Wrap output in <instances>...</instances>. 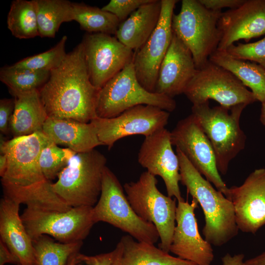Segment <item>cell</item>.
Masks as SVG:
<instances>
[{"label": "cell", "instance_id": "obj_1", "mask_svg": "<svg viewBox=\"0 0 265 265\" xmlns=\"http://www.w3.org/2000/svg\"><path fill=\"white\" fill-rule=\"evenodd\" d=\"M51 139L43 132L5 140L0 136V154L7 159L5 173L1 178L5 196L27 207L63 212L71 208L53 190L39 164L43 148Z\"/></svg>", "mask_w": 265, "mask_h": 265}, {"label": "cell", "instance_id": "obj_17", "mask_svg": "<svg viewBox=\"0 0 265 265\" xmlns=\"http://www.w3.org/2000/svg\"><path fill=\"white\" fill-rule=\"evenodd\" d=\"M198 202L178 201L176 226L170 252L197 265H211L214 258L212 245L200 235L194 211Z\"/></svg>", "mask_w": 265, "mask_h": 265}, {"label": "cell", "instance_id": "obj_30", "mask_svg": "<svg viewBox=\"0 0 265 265\" xmlns=\"http://www.w3.org/2000/svg\"><path fill=\"white\" fill-rule=\"evenodd\" d=\"M34 265H67L70 258L79 252L82 241L64 243L55 242L47 235L32 240Z\"/></svg>", "mask_w": 265, "mask_h": 265}, {"label": "cell", "instance_id": "obj_34", "mask_svg": "<svg viewBox=\"0 0 265 265\" xmlns=\"http://www.w3.org/2000/svg\"><path fill=\"white\" fill-rule=\"evenodd\" d=\"M225 51L235 58L255 62L265 69V36L255 42L233 44Z\"/></svg>", "mask_w": 265, "mask_h": 265}, {"label": "cell", "instance_id": "obj_12", "mask_svg": "<svg viewBox=\"0 0 265 265\" xmlns=\"http://www.w3.org/2000/svg\"><path fill=\"white\" fill-rule=\"evenodd\" d=\"M170 133L172 145L178 148L197 170L228 198L229 188L220 177L212 146L196 118L191 114L179 121Z\"/></svg>", "mask_w": 265, "mask_h": 265}, {"label": "cell", "instance_id": "obj_15", "mask_svg": "<svg viewBox=\"0 0 265 265\" xmlns=\"http://www.w3.org/2000/svg\"><path fill=\"white\" fill-rule=\"evenodd\" d=\"M177 0H161L157 26L146 42L134 51L133 64L136 78L147 91L155 92L159 71L170 45L172 19Z\"/></svg>", "mask_w": 265, "mask_h": 265}, {"label": "cell", "instance_id": "obj_4", "mask_svg": "<svg viewBox=\"0 0 265 265\" xmlns=\"http://www.w3.org/2000/svg\"><path fill=\"white\" fill-rule=\"evenodd\" d=\"M247 105L210 107L209 101L193 105L191 114L209 139L219 173L225 175L230 161L244 149L246 136L241 129L240 118Z\"/></svg>", "mask_w": 265, "mask_h": 265}, {"label": "cell", "instance_id": "obj_28", "mask_svg": "<svg viewBox=\"0 0 265 265\" xmlns=\"http://www.w3.org/2000/svg\"><path fill=\"white\" fill-rule=\"evenodd\" d=\"M73 21L88 33L115 35L120 22L113 14L97 6L84 3L72 2Z\"/></svg>", "mask_w": 265, "mask_h": 265}, {"label": "cell", "instance_id": "obj_38", "mask_svg": "<svg viewBox=\"0 0 265 265\" xmlns=\"http://www.w3.org/2000/svg\"><path fill=\"white\" fill-rule=\"evenodd\" d=\"M206 8L214 10L221 11L222 8L234 9L241 6L246 0H198Z\"/></svg>", "mask_w": 265, "mask_h": 265}, {"label": "cell", "instance_id": "obj_18", "mask_svg": "<svg viewBox=\"0 0 265 265\" xmlns=\"http://www.w3.org/2000/svg\"><path fill=\"white\" fill-rule=\"evenodd\" d=\"M239 230L255 234L265 225V168L254 170L239 186L229 188Z\"/></svg>", "mask_w": 265, "mask_h": 265}, {"label": "cell", "instance_id": "obj_40", "mask_svg": "<svg viewBox=\"0 0 265 265\" xmlns=\"http://www.w3.org/2000/svg\"><path fill=\"white\" fill-rule=\"evenodd\" d=\"M243 254H238L233 256L226 254L222 258V265H245Z\"/></svg>", "mask_w": 265, "mask_h": 265}, {"label": "cell", "instance_id": "obj_5", "mask_svg": "<svg viewBox=\"0 0 265 265\" xmlns=\"http://www.w3.org/2000/svg\"><path fill=\"white\" fill-rule=\"evenodd\" d=\"M222 13L206 8L198 0H183L180 12L173 14V33L189 49L197 69L217 49L221 37L218 22Z\"/></svg>", "mask_w": 265, "mask_h": 265}, {"label": "cell", "instance_id": "obj_41", "mask_svg": "<svg viewBox=\"0 0 265 265\" xmlns=\"http://www.w3.org/2000/svg\"><path fill=\"white\" fill-rule=\"evenodd\" d=\"M245 265H265V251L244 261Z\"/></svg>", "mask_w": 265, "mask_h": 265}, {"label": "cell", "instance_id": "obj_35", "mask_svg": "<svg viewBox=\"0 0 265 265\" xmlns=\"http://www.w3.org/2000/svg\"><path fill=\"white\" fill-rule=\"evenodd\" d=\"M152 0H111L102 9L115 15L121 22L141 6Z\"/></svg>", "mask_w": 265, "mask_h": 265}, {"label": "cell", "instance_id": "obj_42", "mask_svg": "<svg viewBox=\"0 0 265 265\" xmlns=\"http://www.w3.org/2000/svg\"><path fill=\"white\" fill-rule=\"evenodd\" d=\"M7 166V159L4 154L0 155V176L2 177L4 175Z\"/></svg>", "mask_w": 265, "mask_h": 265}, {"label": "cell", "instance_id": "obj_36", "mask_svg": "<svg viewBox=\"0 0 265 265\" xmlns=\"http://www.w3.org/2000/svg\"><path fill=\"white\" fill-rule=\"evenodd\" d=\"M120 250L118 243L113 250L107 253L88 256L78 252L74 255L72 265H114Z\"/></svg>", "mask_w": 265, "mask_h": 265}, {"label": "cell", "instance_id": "obj_21", "mask_svg": "<svg viewBox=\"0 0 265 265\" xmlns=\"http://www.w3.org/2000/svg\"><path fill=\"white\" fill-rule=\"evenodd\" d=\"M20 204L5 196L0 202V240L18 258L21 265H34L32 240L19 214Z\"/></svg>", "mask_w": 265, "mask_h": 265}, {"label": "cell", "instance_id": "obj_33", "mask_svg": "<svg viewBox=\"0 0 265 265\" xmlns=\"http://www.w3.org/2000/svg\"><path fill=\"white\" fill-rule=\"evenodd\" d=\"M76 153L69 148L58 147L51 140L43 148L39 157V164L46 179L51 181L57 177Z\"/></svg>", "mask_w": 265, "mask_h": 265}, {"label": "cell", "instance_id": "obj_23", "mask_svg": "<svg viewBox=\"0 0 265 265\" xmlns=\"http://www.w3.org/2000/svg\"><path fill=\"white\" fill-rule=\"evenodd\" d=\"M161 12V0H152L121 22L114 36L133 51L138 49L156 29Z\"/></svg>", "mask_w": 265, "mask_h": 265}, {"label": "cell", "instance_id": "obj_25", "mask_svg": "<svg viewBox=\"0 0 265 265\" xmlns=\"http://www.w3.org/2000/svg\"><path fill=\"white\" fill-rule=\"evenodd\" d=\"M134 239L129 235L121 238L118 265H197L172 256L154 244Z\"/></svg>", "mask_w": 265, "mask_h": 265}, {"label": "cell", "instance_id": "obj_32", "mask_svg": "<svg viewBox=\"0 0 265 265\" xmlns=\"http://www.w3.org/2000/svg\"><path fill=\"white\" fill-rule=\"evenodd\" d=\"M66 35L48 51L26 57L11 65L14 68L34 71H51L59 67L66 57Z\"/></svg>", "mask_w": 265, "mask_h": 265}, {"label": "cell", "instance_id": "obj_22", "mask_svg": "<svg viewBox=\"0 0 265 265\" xmlns=\"http://www.w3.org/2000/svg\"><path fill=\"white\" fill-rule=\"evenodd\" d=\"M42 131L56 144L66 146L77 153L88 152L103 145L91 122L48 117Z\"/></svg>", "mask_w": 265, "mask_h": 265}, {"label": "cell", "instance_id": "obj_2", "mask_svg": "<svg viewBox=\"0 0 265 265\" xmlns=\"http://www.w3.org/2000/svg\"><path fill=\"white\" fill-rule=\"evenodd\" d=\"M48 117L90 123L96 118L100 90L92 83L81 43L67 53L39 90Z\"/></svg>", "mask_w": 265, "mask_h": 265}, {"label": "cell", "instance_id": "obj_10", "mask_svg": "<svg viewBox=\"0 0 265 265\" xmlns=\"http://www.w3.org/2000/svg\"><path fill=\"white\" fill-rule=\"evenodd\" d=\"M93 208L80 206L60 212L26 207L21 216L32 240L47 235L69 243L82 241L88 235L96 223Z\"/></svg>", "mask_w": 265, "mask_h": 265}, {"label": "cell", "instance_id": "obj_20", "mask_svg": "<svg viewBox=\"0 0 265 265\" xmlns=\"http://www.w3.org/2000/svg\"><path fill=\"white\" fill-rule=\"evenodd\" d=\"M197 70L191 52L173 33L159 71L155 92L172 98L184 93Z\"/></svg>", "mask_w": 265, "mask_h": 265}, {"label": "cell", "instance_id": "obj_19", "mask_svg": "<svg viewBox=\"0 0 265 265\" xmlns=\"http://www.w3.org/2000/svg\"><path fill=\"white\" fill-rule=\"evenodd\" d=\"M221 37L217 50L226 51L239 40L248 42L265 34V0H246L222 12L218 22Z\"/></svg>", "mask_w": 265, "mask_h": 265}, {"label": "cell", "instance_id": "obj_29", "mask_svg": "<svg viewBox=\"0 0 265 265\" xmlns=\"http://www.w3.org/2000/svg\"><path fill=\"white\" fill-rule=\"evenodd\" d=\"M7 26L18 39L39 36L36 9L33 0H14L7 17Z\"/></svg>", "mask_w": 265, "mask_h": 265}, {"label": "cell", "instance_id": "obj_46", "mask_svg": "<svg viewBox=\"0 0 265 265\" xmlns=\"http://www.w3.org/2000/svg\"><path fill=\"white\" fill-rule=\"evenodd\" d=\"M20 265V264H18V265Z\"/></svg>", "mask_w": 265, "mask_h": 265}, {"label": "cell", "instance_id": "obj_13", "mask_svg": "<svg viewBox=\"0 0 265 265\" xmlns=\"http://www.w3.org/2000/svg\"><path fill=\"white\" fill-rule=\"evenodd\" d=\"M170 113L151 105H140L127 109L117 117H97L90 122L103 145L110 149L119 139L132 135L145 137L165 128Z\"/></svg>", "mask_w": 265, "mask_h": 265}, {"label": "cell", "instance_id": "obj_31", "mask_svg": "<svg viewBox=\"0 0 265 265\" xmlns=\"http://www.w3.org/2000/svg\"><path fill=\"white\" fill-rule=\"evenodd\" d=\"M48 71H34L4 66L0 70V80L11 94L39 90L47 81Z\"/></svg>", "mask_w": 265, "mask_h": 265}, {"label": "cell", "instance_id": "obj_3", "mask_svg": "<svg viewBox=\"0 0 265 265\" xmlns=\"http://www.w3.org/2000/svg\"><path fill=\"white\" fill-rule=\"evenodd\" d=\"M182 184L200 205L205 224L202 229L205 239L211 245L221 246L238 234L232 202L197 170L184 154L176 148Z\"/></svg>", "mask_w": 265, "mask_h": 265}, {"label": "cell", "instance_id": "obj_6", "mask_svg": "<svg viewBox=\"0 0 265 265\" xmlns=\"http://www.w3.org/2000/svg\"><path fill=\"white\" fill-rule=\"evenodd\" d=\"M106 159L99 151L76 153L52 184L53 192L70 207H94L102 189Z\"/></svg>", "mask_w": 265, "mask_h": 265}, {"label": "cell", "instance_id": "obj_9", "mask_svg": "<svg viewBox=\"0 0 265 265\" xmlns=\"http://www.w3.org/2000/svg\"><path fill=\"white\" fill-rule=\"evenodd\" d=\"M140 105L153 106L169 112L176 107L173 98L150 92L140 84L132 61L100 90L96 114L99 118H113L128 109Z\"/></svg>", "mask_w": 265, "mask_h": 265}, {"label": "cell", "instance_id": "obj_27", "mask_svg": "<svg viewBox=\"0 0 265 265\" xmlns=\"http://www.w3.org/2000/svg\"><path fill=\"white\" fill-rule=\"evenodd\" d=\"M39 36L54 38L61 25L73 21L72 2L66 0H33Z\"/></svg>", "mask_w": 265, "mask_h": 265}, {"label": "cell", "instance_id": "obj_7", "mask_svg": "<svg viewBox=\"0 0 265 265\" xmlns=\"http://www.w3.org/2000/svg\"><path fill=\"white\" fill-rule=\"evenodd\" d=\"M93 213L96 223L106 222L138 241L155 244L159 239L155 226L135 213L118 178L106 166L103 174L101 194L93 208Z\"/></svg>", "mask_w": 265, "mask_h": 265}, {"label": "cell", "instance_id": "obj_24", "mask_svg": "<svg viewBox=\"0 0 265 265\" xmlns=\"http://www.w3.org/2000/svg\"><path fill=\"white\" fill-rule=\"evenodd\" d=\"M15 106L10 124L13 137L41 132L48 118L39 90L11 94Z\"/></svg>", "mask_w": 265, "mask_h": 265}, {"label": "cell", "instance_id": "obj_14", "mask_svg": "<svg viewBox=\"0 0 265 265\" xmlns=\"http://www.w3.org/2000/svg\"><path fill=\"white\" fill-rule=\"evenodd\" d=\"M81 43L90 80L99 90L133 61L134 51L115 36L88 33Z\"/></svg>", "mask_w": 265, "mask_h": 265}, {"label": "cell", "instance_id": "obj_43", "mask_svg": "<svg viewBox=\"0 0 265 265\" xmlns=\"http://www.w3.org/2000/svg\"><path fill=\"white\" fill-rule=\"evenodd\" d=\"M260 120L261 123L265 126V102L262 103Z\"/></svg>", "mask_w": 265, "mask_h": 265}, {"label": "cell", "instance_id": "obj_26", "mask_svg": "<svg viewBox=\"0 0 265 265\" xmlns=\"http://www.w3.org/2000/svg\"><path fill=\"white\" fill-rule=\"evenodd\" d=\"M209 60L235 75L251 89L257 101L265 102V69L260 65L231 56L225 51L216 50Z\"/></svg>", "mask_w": 265, "mask_h": 265}, {"label": "cell", "instance_id": "obj_45", "mask_svg": "<svg viewBox=\"0 0 265 265\" xmlns=\"http://www.w3.org/2000/svg\"><path fill=\"white\" fill-rule=\"evenodd\" d=\"M117 259H118V258H117ZM117 261H116V262L115 263V264H114V265H117Z\"/></svg>", "mask_w": 265, "mask_h": 265}, {"label": "cell", "instance_id": "obj_8", "mask_svg": "<svg viewBox=\"0 0 265 265\" xmlns=\"http://www.w3.org/2000/svg\"><path fill=\"white\" fill-rule=\"evenodd\" d=\"M157 184L156 176L146 171L136 182L126 183L123 187L135 213L156 227L160 240L159 247L169 253L176 226V199L161 193Z\"/></svg>", "mask_w": 265, "mask_h": 265}, {"label": "cell", "instance_id": "obj_44", "mask_svg": "<svg viewBox=\"0 0 265 265\" xmlns=\"http://www.w3.org/2000/svg\"><path fill=\"white\" fill-rule=\"evenodd\" d=\"M74 254H73L72 256H71V257L70 258V259H69V260L68 261L67 265H73V256H74Z\"/></svg>", "mask_w": 265, "mask_h": 265}, {"label": "cell", "instance_id": "obj_11", "mask_svg": "<svg viewBox=\"0 0 265 265\" xmlns=\"http://www.w3.org/2000/svg\"><path fill=\"white\" fill-rule=\"evenodd\" d=\"M184 94L193 105L210 99L226 107L247 106L257 101L252 92L235 75L210 60L197 69Z\"/></svg>", "mask_w": 265, "mask_h": 265}, {"label": "cell", "instance_id": "obj_39", "mask_svg": "<svg viewBox=\"0 0 265 265\" xmlns=\"http://www.w3.org/2000/svg\"><path fill=\"white\" fill-rule=\"evenodd\" d=\"M6 264H20L18 258L0 239V265Z\"/></svg>", "mask_w": 265, "mask_h": 265}, {"label": "cell", "instance_id": "obj_37", "mask_svg": "<svg viewBox=\"0 0 265 265\" xmlns=\"http://www.w3.org/2000/svg\"><path fill=\"white\" fill-rule=\"evenodd\" d=\"M15 106L14 99L0 100V131L4 134L10 132V124Z\"/></svg>", "mask_w": 265, "mask_h": 265}, {"label": "cell", "instance_id": "obj_16", "mask_svg": "<svg viewBox=\"0 0 265 265\" xmlns=\"http://www.w3.org/2000/svg\"><path fill=\"white\" fill-rule=\"evenodd\" d=\"M172 146L170 132L162 129L145 137L138 152V161L149 173L162 178L168 196L181 201L184 199L179 185V161Z\"/></svg>", "mask_w": 265, "mask_h": 265}]
</instances>
